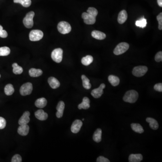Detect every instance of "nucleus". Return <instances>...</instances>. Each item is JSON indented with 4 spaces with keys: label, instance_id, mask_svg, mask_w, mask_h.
<instances>
[{
    "label": "nucleus",
    "instance_id": "28",
    "mask_svg": "<svg viewBox=\"0 0 162 162\" xmlns=\"http://www.w3.org/2000/svg\"><path fill=\"white\" fill-rule=\"evenodd\" d=\"M83 81V85L84 88L86 89H90L91 88V84L90 83V80L84 75H83L81 77Z\"/></svg>",
    "mask_w": 162,
    "mask_h": 162
},
{
    "label": "nucleus",
    "instance_id": "40",
    "mask_svg": "<svg viewBox=\"0 0 162 162\" xmlns=\"http://www.w3.org/2000/svg\"><path fill=\"white\" fill-rule=\"evenodd\" d=\"M154 89L156 90V91H159V92H162V84L161 83H159L156 84L154 86Z\"/></svg>",
    "mask_w": 162,
    "mask_h": 162
},
{
    "label": "nucleus",
    "instance_id": "3",
    "mask_svg": "<svg viewBox=\"0 0 162 162\" xmlns=\"http://www.w3.org/2000/svg\"><path fill=\"white\" fill-rule=\"evenodd\" d=\"M35 15V13L33 11H30L27 13L25 17L23 19V23L26 28L28 29L33 27V19Z\"/></svg>",
    "mask_w": 162,
    "mask_h": 162
},
{
    "label": "nucleus",
    "instance_id": "44",
    "mask_svg": "<svg viewBox=\"0 0 162 162\" xmlns=\"http://www.w3.org/2000/svg\"><path fill=\"white\" fill-rule=\"evenodd\" d=\"M1 77V75H0V77Z\"/></svg>",
    "mask_w": 162,
    "mask_h": 162
},
{
    "label": "nucleus",
    "instance_id": "33",
    "mask_svg": "<svg viewBox=\"0 0 162 162\" xmlns=\"http://www.w3.org/2000/svg\"><path fill=\"white\" fill-rule=\"evenodd\" d=\"M135 24H136V25L137 27H139L140 28H145L146 25H147L146 19H145L144 17H143V18H141L140 20H137Z\"/></svg>",
    "mask_w": 162,
    "mask_h": 162
},
{
    "label": "nucleus",
    "instance_id": "6",
    "mask_svg": "<svg viewBox=\"0 0 162 162\" xmlns=\"http://www.w3.org/2000/svg\"><path fill=\"white\" fill-rule=\"evenodd\" d=\"M29 37L31 41H38L43 37V33L40 30H33L30 33Z\"/></svg>",
    "mask_w": 162,
    "mask_h": 162
},
{
    "label": "nucleus",
    "instance_id": "21",
    "mask_svg": "<svg viewBox=\"0 0 162 162\" xmlns=\"http://www.w3.org/2000/svg\"><path fill=\"white\" fill-rule=\"evenodd\" d=\"M43 73V71L40 69L32 68L29 70V74L32 77H38L41 76Z\"/></svg>",
    "mask_w": 162,
    "mask_h": 162
},
{
    "label": "nucleus",
    "instance_id": "32",
    "mask_svg": "<svg viewBox=\"0 0 162 162\" xmlns=\"http://www.w3.org/2000/svg\"><path fill=\"white\" fill-rule=\"evenodd\" d=\"M11 53V50L8 47H0V56H7Z\"/></svg>",
    "mask_w": 162,
    "mask_h": 162
},
{
    "label": "nucleus",
    "instance_id": "31",
    "mask_svg": "<svg viewBox=\"0 0 162 162\" xmlns=\"http://www.w3.org/2000/svg\"><path fill=\"white\" fill-rule=\"evenodd\" d=\"M13 68V72L15 74H20L23 72V69L21 66L19 65L17 63H15L12 65Z\"/></svg>",
    "mask_w": 162,
    "mask_h": 162
},
{
    "label": "nucleus",
    "instance_id": "8",
    "mask_svg": "<svg viewBox=\"0 0 162 162\" xmlns=\"http://www.w3.org/2000/svg\"><path fill=\"white\" fill-rule=\"evenodd\" d=\"M33 89V85L31 83H27L23 84L20 87V94L23 96L31 94Z\"/></svg>",
    "mask_w": 162,
    "mask_h": 162
},
{
    "label": "nucleus",
    "instance_id": "5",
    "mask_svg": "<svg viewBox=\"0 0 162 162\" xmlns=\"http://www.w3.org/2000/svg\"><path fill=\"white\" fill-rule=\"evenodd\" d=\"M63 53V51L61 48H57L53 50L51 57L54 61L57 63H59L62 61Z\"/></svg>",
    "mask_w": 162,
    "mask_h": 162
},
{
    "label": "nucleus",
    "instance_id": "24",
    "mask_svg": "<svg viewBox=\"0 0 162 162\" xmlns=\"http://www.w3.org/2000/svg\"><path fill=\"white\" fill-rule=\"evenodd\" d=\"M102 130L100 128H98L97 130L95 131L93 136V139L95 142L97 143L100 142L101 141Z\"/></svg>",
    "mask_w": 162,
    "mask_h": 162
},
{
    "label": "nucleus",
    "instance_id": "39",
    "mask_svg": "<svg viewBox=\"0 0 162 162\" xmlns=\"http://www.w3.org/2000/svg\"><path fill=\"white\" fill-rule=\"evenodd\" d=\"M155 60L157 62L162 61V52L159 51V52L156 54L155 56Z\"/></svg>",
    "mask_w": 162,
    "mask_h": 162
},
{
    "label": "nucleus",
    "instance_id": "30",
    "mask_svg": "<svg viewBox=\"0 0 162 162\" xmlns=\"http://www.w3.org/2000/svg\"><path fill=\"white\" fill-rule=\"evenodd\" d=\"M14 3H19L25 7H29L31 5V0H14Z\"/></svg>",
    "mask_w": 162,
    "mask_h": 162
},
{
    "label": "nucleus",
    "instance_id": "26",
    "mask_svg": "<svg viewBox=\"0 0 162 162\" xmlns=\"http://www.w3.org/2000/svg\"><path fill=\"white\" fill-rule=\"evenodd\" d=\"M131 129L135 131L136 133H144V129L142 126H141L139 123H131Z\"/></svg>",
    "mask_w": 162,
    "mask_h": 162
},
{
    "label": "nucleus",
    "instance_id": "2",
    "mask_svg": "<svg viewBox=\"0 0 162 162\" xmlns=\"http://www.w3.org/2000/svg\"><path fill=\"white\" fill-rule=\"evenodd\" d=\"M59 32L63 34H68L71 32V25L69 23L65 21L60 22L57 26Z\"/></svg>",
    "mask_w": 162,
    "mask_h": 162
},
{
    "label": "nucleus",
    "instance_id": "14",
    "mask_svg": "<svg viewBox=\"0 0 162 162\" xmlns=\"http://www.w3.org/2000/svg\"><path fill=\"white\" fill-rule=\"evenodd\" d=\"M35 115L36 118L40 120L41 121H44L47 119L48 118L47 113L45 112L44 111L43 109H39L35 113Z\"/></svg>",
    "mask_w": 162,
    "mask_h": 162
},
{
    "label": "nucleus",
    "instance_id": "20",
    "mask_svg": "<svg viewBox=\"0 0 162 162\" xmlns=\"http://www.w3.org/2000/svg\"><path fill=\"white\" fill-rule=\"evenodd\" d=\"M143 159V156L141 154H131L129 157V162H140Z\"/></svg>",
    "mask_w": 162,
    "mask_h": 162
},
{
    "label": "nucleus",
    "instance_id": "9",
    "mask_svg": "<svg viewBox=\"0 0 162 162\" xmlns=\"http://www.w3.org/2000/svg\"><path fill=\"white\" fill-rule=\"evenodd\" d=\"M82 17L83 19L84 22L87 25H93L96 21V17H94L87 12L83 13Z\"/></svg>",
    "mask_w": 162,
    "mask_h": 162
},
{
    "label": "nucleus",
    "instance_id": "41",
    "mask_svg": "<svg viewBox=\"0 0 162 162\" xmlns=\"http://www.w3.org/2000/svg\"><path fill=\"white\" fill-rule=\"evenodd\" d=\"M97 162H109V161L107 158H105L103 156H100L97 159Z\"/></svg>",
    "mask_w": 162,
    "mask_h": 162
},
{
    "label": "nucleus",
    "instance_id": "17",
    "mask_svg": "<svg viewBox=\"0 0 162 162\" xmlns=\"http://www.w3.org/2000/svg\"><path fill=\"white\" fill-rule=\"evenodd\" d=\"M90 101L89 99L87 97H84L83 98V102L78 105L79 109H88L90 107Z\"/></svg>",
    "mask_w": 162,
    "mask_h": 162
},
{
    "label": "nucleus",
    "instance_id": "18",
    "mask_svg": "<svg viewBox=\"0 0 162 162\" xmlns=\"http://www.w3.org/2000/svg\"><path fill=\"white\" fill-rule=\"evenodd\" d=\"M91 36L92 37L96 39L100 40H104L106 37V35L105 33L97 30H94L92 31L91 33Z\"/></svg>",
    "mask_w": 162,
    "mask_h": 162
},
{
    "label": "nucleus",
    "instance_id": "15",
    "mask_svg": "<svg viewBox=\"0 0 162 162\" xmlns=\"http://www.w3.org/2000/svg\"><path fill=\"white\" fill-rule=\"evenodd\" d=\"M29 131V127L27 124L20 125L18 129V133L20 135L25 136L28 134Z\"/></svg>",
    "mask_w": 162,
    "mask_h": 162
},
{
    "label": "nucleus",
    "instance_id": "4",
    "mask_svg": "<svg viewBox=\"0 0 162 162\" xmlns=\"http://www.w3.org/2000/svg\"><path fill=\"white\" fill-rule=\"evenodd\" d=\"M129 48V45L126 43H121L117 45L113 51L115 55H120L126 52Z\"/></svg>",
    "mask_w": 162,
    "mask_h": 162
},
{
    "label": "nucleus",
    "instance_id": "11",
    "mask_svg": "<svg viewBox=\"0 0 162 162\" xmlns=\"http://www.w3.org/2000/svg\"><path fill=\"white\" fill-rule=\"evenodd\" d=\"M83 126V122L80 120L77 119L73 123L71 126V130L73 133H77L80 130Z\"/></svg>",
    "mask_w": 162,
    "mask_h": 162
},
{
    "label": "nucleus",
    "instance_id": "37",
    "mask_svg": "<svg viewBox=\"0 0 162 162\" xmlns=\"http://www.w3.org/2000/svg\"><path fill=\"white\" fill-rule=\"evenodd\" d=\"M7 122L4 118L0 117V129H4L6 126Z\"/></svg>",
    "mask_w": 162,
    "mask_h": 162
},
{
    "label": "nucleus",
    "instance_id": "12",
    "mask_svg": "<svg viewBox=\"0 0 162 162\" xmlns=\"http://www.w3.org/2000/svg\"><path fill=\"white\" fill-rule=\"evenodd\" d=\"M30 115L29 112H25L19 120V124L20 125L28 124L30 121Z\"/></svg>",
    "mask_w": 162,
    "mask_h": 162
},
{
    "label": "nucleus",
    "instance_id": "19",
    "mask_svg": "<svg viewBox=\"0 0 162 162\" xmlns=\"http://www.w3.org/2000/svg\"><path fill=\"white\" fill-rule=\"evenodd\" d=\"M127 19V12L125 10H122L119 13L118 17V22L120 24H123L126 22Z\"/></svg>",
    "mask_w": 162,
    "mask_h": 162
},
{
    "label": "nucleus",
    "instance_id": "35",
    "mask_svg": "<svg viewBox=\"0 0 162 162\" xmlns=\"http://www.w3.org/2000/svg\"><path fill=\"white\" fill-rule=\"evenodd\" d=\"M7 36V32L4 30L2 26L0 25V37L2 38H6Z\"/></svg>",
    "mask_w": 162,
    "mask_h": 162
},
{
    "label": "nucleus",
    "instance_id": "22",
    "mask_svg": "<svg viewBox=\"0 0 162 162\" xmlns=\"http://www.w3.org/2000/svg\"><path fill=\"white\" fill-rule=\"evenodd\" d=\"M47 102L46 99L45 98H41L36 100L35 105L36 107L41 109L44 108L47 105Z\"/></svg>",
    "mask_w": 162,
    "mask_h": 162
},
{
    "label": "nucleus",
    "instance_id": "43",
    "mask_svg": "<svg viewBox=\"0 0 162 162\" xmlns=\"http://www.w3.org/2000/svg\"><path fill=\"white\" fill-rule=\"evenodd\" d=\"M84 119H83V121H84Z\"/></svg>",
    "mask_w": 162,
    "mask_h": 162
},
{
    "label": "nucleus",
    "instance_id": "25",
    "mask_svg": "<svg viewBox=\"0 0 162 162\" xmlns=\"http://www.w3.org/2000/svg\"><path fill=\"white\" fill-rule=\"evenodd\" d=\"M108 80L109 83L111 84V85L114 87L118 86L120 83V79L119 77L113 75H111L109 76Z\"/></svg>",
    "mask_w": 162,
    "mask_h": 162
},
{
    "label": "nucleus",
    "instance_id": "10",
    "mask_svg": "<svg viewBox=\"0 0 162 162\" xmlns=\"http://www.w3.org/2000/svg\"><path fill=\"white\" fill-rule=\"evenodd\" d=\"M105 87V84L102 83L98 88L94 89L91 92V95L92 97L95 98H99L101 97L104 91L103 89Z\"/></svg>",
    "mask_w": 162,
    "mask_h": 162
},
{
    "label": "nucleus",
    "instance_id": "27",
    "mask_svg": "<svg viewBox=\"0 0 162 162\" xmlns=\"http://www.w3.org/2000/svg\"><path fill=\"white\" fill-rule=\"evenodd\" d=\"M93 61V58L91 55H87L84 57L81 60L82 64L85 66H88L92 63Z\"/></svg>",
    "mask_w": 162,
    "mask_h": 162
},
{
    "label": "nucleus",
    "instance_id": "16",
    "mask_svg": "<svg viewBox=\"0 0 162 162\" xmlns=\"http://www.w3.org/2000/svg\"><path fill=\"white\" fill-rule=\"evenodd\" d=\"M48 82L49 83L50 87L52 89H56L60 86V83L55 77H51L48 79Z\"/></svg>",
    "mask_w": 162,
    "mask_h": 162
},
{
    "label": "nucleus",
    "instance_id": "38",
    "mask_svg": "<svg viewBox=\"0 0 162 162\" xmlns=\"http://www.w3.org/2000/svg\"><path fill=\"white\" fill-rule=\"evenodd\" d=\"M157 19L159 22V29L160 30L162 29V13H160L157 16Z\"/></svg>",
    "mask_w": 162,
    "mask_h": 162
},
{
    "label": "nucleus",
    "instance_id": "36",
    "mask_svg": "<svg viewBox=\"0 0 162 162\" xmlns=\"http://www.w3.org/2000/svg\"><path fill=\"white\" fill-rule=\"evenodd\" d=\"M22 161V159L21 156L18 154L15 155L13 158H12V162H21Z\"/></svg>",
    "mask_w": 162,
    "mask_h": 162
},
{
    "label": "nucleus",
    "instance_id": "7",
    "mask_svg": "<svg viewBox=\"0 0 162 162\" xmlns=\"http://www.w3.org/2000/svg\"><path fill=\"white\" fill-rule=\"evenodd\" d=\"M148 68L145 66H138L134 68L133 74L135 76L141 77L143 76L147 72Z\"/></svg>",
    "mask_w": 162,
    "mask_h": 162
},
{
    "label": "nucleus",
    "instance_id": "23",
    "mask_svg": "<svg viewBox=\"0 0 162 162\" xmlns=\"http://www.w3.org/2000/svg\"><path fill=\"white\" fill-rule=\"evenodd\" d=\"M146 122L149 123V126L152 129H158L159 128V124L158 122L154 119L151 118H147L146 119Z\"/></svg>",
    "mask_w": 162,
    "mask_h": 162
},
{
    "label": "nucleus",
    "instance_id": "1",
    "mask_svg": "<svg viewBox=\"0 0 162 162\" xmlns=\"http://www.w3.org/2000/svg\"><path fill=\"white\" fill-rule=\"evenodd\" d=\"M139 97L138 92L135 90H130L125 93L123 100L126 102L134 103L136 102Z\"/></svg>",
    "mask_w": 162,
    "mask_h": 162
},
{
    "label": "nucleus",
    "instance_id": "13",
    "mask_svg": "<svg viewBox=\"0 0 162 162\" xmlns=\"http://www.w3.org/2000/svg\"><path fill=\"white\" fill-rule=\"evenodd\" d=\"M65 108V104L64 102L62 101H59L56 107V109L57 111L56 112V115L58 118H61L63 116Z\"/></svg>",
    "mask_w": 162,
    "mask_h": 162
},
{
    "label": "nucleus",
    "instance_id": "42",
    "mask_svg": "<svg viewBox=\"0 0 162 162\" xmlns=\"http://www.w3.org/2000/svg\"><path fill=\"white\" fill-rule=\"evenodd\" d=\"M158 5L160 7H162V0H157Z\"/></svg>",
    "mask_w": 162,
    "mask_h": 162
},
{
    "label": "nucleus",
    "instance_id": "29",
    "mask_svg": "<svg viewBox=\"0 0 162 162\" xmlns=\"http://www.w3.org/2000/svg\"><path fill=\"white\" fill-rule=\"evenodd\" d=\"M5 93L7 95H11L14 93L15 91L14 87L11 84H8L5 86L4 88Z\"/></svg>",
    "mask_w": 162,
    "mask_h": 162
},
{
    "label": "nucleus",
    "instance_id": "34",
    "mask_svg": "<svg viewBox=\"0 0 162 162\" xmlns=\"http://www.w3.org/2000/svg\"><path fill=\"white\" fill-rule=\"evenodd\" d=\"M87 13H88V14L91 15L94 17H96L97 15L98 12L97 10L95 8L89 7L88 9V10H87Z\"/></svg>",
    "mask_w": 162,
    "mask_h": 162
}]
</instances>
